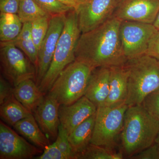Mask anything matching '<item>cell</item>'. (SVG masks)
Returning a JSON list of instances; mask_svg holds the SVG:
<instances>
[{
    "mask_svg": "<svg viewBox=\"0 0 159 159\" xmlns=\"http://www.w3.org/2000/svg\"><path fill=\"white\" fill-rule=\"evenodd\" d=\"M122 21L112 17L91 31L81 33L75 50V59L94 69L124 66V55L120 36Z\"/></svg>",
    "mask_w": 159,
    "mask_h": 159,
    "instance_id": "obj_1",
    "label": "cell"
},
{
    "mask_svg": "<svg viewBox=\"0 0 159 159\" xmlns=\"http://www.w3.org/2000/svg\"><path fill=\"white\" fill-rule=\"evenodd\" d=\"M159 122L142 105L128 107L121 134V151L130 159L155 142Z\"/></svg>",
    "mask_w": 159,
    "mask_h": 159,
    "instance_id": "obj_2",
    "label": "cell"
},
{
    "mask_svg": "<svg viewBox=\"0 0 159 159\" xmlns=\"http://www.w3.org/2000/svg\"><path fill=\"white\" fill-rule=\"evenodd\" d=\"M128 72V107L142 105L147 96L159 89V60L144 54L129 59L125 65Z\"/></svg>",
    "mask_w": 159,
    "mask_h": 159,
    "instance_id": "obj_3",
    "label": "cell"
},
{
    "mask_svg": "<svg viewBox=\"0 0 159 159\" xmlns=\"http://www.w3.org/2000/svg\"><path fill=\"white\" fill-rule=\"evenodd\" d=\"M81 34L77 11L71 10L66 14L64 27L53 59L39 86L43 93L49 92L61 71L75 60V50Z\"/></svg>",
    "mask_w": 159,
    "mask_h": 159,
    "instance_id": "obj_4",
    "label": "cell"
},
{
    "mask_svg": "<svg viewBox=\"0 0 159 159\" xmlns=\"http://www.w3.org/2000/svg\"><path fill=\"white\" fill-rule=\"evenodd\" d=\"M94 69L75 59L64 69L49 91L60 105H68L84 96Z\"/></svg>",
    "mask_w": 159,
    "mask_h": 159,
    "instance_id": "obj_5",
    "label": "cell"
},
{
    "mask_svg": "<svg viewBox=\"0 0 159 159\" xmlns=\"http://www.w3.org/2000/svg\"><path fill=\"white\" fill-rule=\"evenodd\" d=\"M128 107L125 103L114 107H97L91 144L115 150Z\"/></svg>",
    "mask_w": 159,
    "mask_h": 159,
    "instance_id": "obj_6",
    "label": "cell"
},
{
    "mask_svg": "<svg viewBox=\"0 0 159 159\" xmlns=\"http://www.w3.org/2000/svg\"><path fill=\"white\" fill-rule=\"evenodd\" d=\"M1 69L13 87L26 80L35 81L36 68L21 50L11 42H1Z\"/></svg>",
    "mask_w": 159,
    "mask_h": 159,
    "instance_id": "obj_7",
    "label": "cell"
},
{
    "mask_svg": "<svg viewBox=\"0 0 159 159\" xmlns=\"http://www.w3.org/2000/svg\"><path fill=\"white\" fill-rule=\"evenodd\" d=\"M157 31L153 24L122 21L120 36L123 52L127 60L146 54L151 39Z\"/></svg>",
    "mask_w": 159,
    "mask_h": 159,
    "instance_id": "obj_8",
    "label": "cell"
},
{
    "mask_svg": "<svg viewBox=\"0 0 159 159\" xmlns=\"http://www.w3.org/2000/svg\"><path fill=\"white\" fill-rule=\"evenodd\" d=\"M3 121L0 122V159H30L42 153Z\"/></svg>",
    "mask_w": 159,
    "mask_h": 159,
    "instance_id": "obj_9",
    "label": "cell"
},
{
    "mask_svg": "<svg viewBox=\"0 0 159 159\" xmlns=\"http://www.w3.org/2000/svg\"><path fill=\"white\" fill-rule=\"evenodd\" d=\"M119 0H83L77 11L81 33L101 25L112 16Z\"/></svg>",
    "mask_w": 159,
    "mask_h": 159,
    "instance_id": "obj_10",
    "label": "cell"
},
{
    "mask_svg": "<svg viewBox=\"0 0 159 159\" xmlns=\"http://www.w3.org/2000/svg\"><path fill=\"white\" fill-rule=\"evenodd\" d=\"M66 14L51 16L48 30L39 51L35 77V82L38 86L48 70L53 59L57 42L64 27Z\"/></svg>",
    "mask_w": 159,
    "mask_h": 159,
    "instance_id": "obj_11",
    "label": "cell"
},
{
    "mask_svg": "<svg viewBox=\"0 0 159 159\" xmlns=\"http://www.w3.org/2000/svg\"><path fill=\"white\" fill-rule=\"evenodd\" d=\"M159 11V0H119L112 17L153 24Z\"/></svg>",
    "mask_w": 159,
    "mask_h": 159,
    "instance_id": "obj_12",
    "label": "cell"
},
{
    "mask_svg": "<svg viewBox=\"0 0 159 159\" xmlns=\"http://www.w3.org/2000/svg\"><path fill=\"white\" fill-rule=\"evenodd\" d=\"M97 109L85 96L70 105H61L59 109L60 124L70 134L78 125L96 113Z\"/></svg>",
    "mask_w": 159,
    "mask_h": 159,
    "instance_id": "obj_13",
    "label": "cell"
},
{
    "mask_svg": "<svg viewBox=\"0 0 159 159\" xmlns=\"http://www.w3.org/2000/svg\"><path fill=\"white\" fill-rule=\"evenodd\" d=\"M60 105L57 99L48 93L33 113L43 132L52 139H56L58 134L60 124L59 117Z\"/></svg>",
    "mask_w": 159,
    "mask_h": 159,
    "instance_id": "obj_14",
    "label": "cell"
},
{
    "mask_svg": "<svg viewBox=\"0 0 159 159\" xmlns=\"http://www.w3.org/2000/svg\"><path fill=\"white\" fill-rule=\"evenodd\" d=\"M110 70L109 93L102 106L114 107L125 103L127 100L128 72L125 65L111 67Z\"/></svg>",
    "mask_w": 159,
    "mask_h": 159,
    "instance_id": "obj_15",
    "label": "cell"
},
{
    "mask_svg": "<svg viewBox=\"0 0 159 159\" xmlns=\"http://www.w3.org/2000/svg\"><path fill=\"white\" fill-rule=\"evenodd\" d=\"M110 68L94 69L84 96L97 107L102 106L107 99L110 91Z\"/></svg>",
    "mask_w": 159,
    "mask_h": 159,
    "instance_id": "obj_16",
    "label": "cell"
},
{
    "mask_svg": "<svg viewBox=\"0 0 159 159\" xmlns=\"http://www.w3.org/2000/svg\"><path fill=\"white\" fill-rule=\"evenodd\" d=\"M15 97L33 113L44 99V94L33 79L26 80L13 87Z\"/></svg>",
    "mask_w": 159,
    "mask_h": 159,
    "instance_id": "obj_17",
    "label": "cell"
},
{
    "mask_svg": "<svg viewBox=\"0 0 159 159\" xmlns=\"http://www.w3.org/2000/svg\"><path fill=\"white\" fill-rule=\"evenodd\" d=\"M13 128L29 142L42 150L50 145L48 139L40 128L33 114L19 121Z\"/></svg>",
    "mask_w": 159,
    "mask_h": 159,
    "instance_id": "obj_18",
    "label": "cell"
},
{
    "mask_svg": "<svg viewBox=\"0 0 159 159\" xmlns=\"http://www.w3.org/2000/svg\"><path fill=\"white\" fill-rule=\"evenodd\" d=\"M96 117V113L78 125L68 135L69 142L76 156L90 144Z\"/></svg>",
    "mask_w": 159,
    "mask_h": 159,
    "instance_id": "obj_19",
    "label": "cell"
},
{
    "mask_svg": "<svg viewBox=\"0 0 159 159\" xmlns=\"http://www.w3.org/2000/svg\"><path fill=\"white\" fill-rule=\"evenodd\" d=\"M0 105L1 119L13 127L19 121L33 114L16 98L14 94Z\"/></svg>",
    "mask_w": 159,
    "mask_h": 159,
    "instance_id": "obj_20",
    "label": "cell"
},
{
    "mask_svg": "<svg viewBox=\"0 0 159 159\" xmlns=\"http://www.w3.org/2000/svg\"><path fill=\"white\" fill-rule=\"evenodd\" d=\"M31 22L23 24L22 29L18 36L10 42L25 54L36 69L38 61L39 51L31 36Z\"/></svg>",
    "mask_w": 159,
    "mask_h": 159,
    "instance_id": "obj_21",
    "label": "cell"
},
{
    "mask_svg": "<svg viewBox=\"0 0 159 159\" xmlns=\"http://www.w3.org/2000/svg\"><path fill=\"white\" fill-rule=\"evenodd\" d=\"M23 24L18 14L0 13V40L1 42L12 41L18 36Z\"/></svg>",
    "mask_w": 159,
    "mask_h": 159,
    "instance_id": "obj_22",
    "label": "cell"
},
{
    "mask_svg": "<svg viewBox=\"0 0 159 159\" xmlns=\"http://www.w3.org/2000/svg\"><path fill=\"white\" fill-rule=\"evenodd\" d=\"M124 157L120 150L117 152L90 143L85 150L77 155L76 159H122Z\"/></svg>",
    "mask_w": 159,
    "mask_h": 159,
    "instance_id": "obj_23",
    "label": "cell"
},
{
    "mask_svg": "<svg viewBox=\"0 0 159 159\" xmlns=\"http://www.w3.org/2000/svg\"><path fill=\"white\" fill-rule=\"evenodd\" d=\"M18 15L23 24L49 15L34 0H21Z\"/></svg>",
    "mask_w": 159,
    "mask_h": 159,
    "instance_id": "obj_24",
    "label": "cell"
},
{
    "mask_svg": "<svg viewBox=\"0 0 159 159\" xmlns=\"http://www.w3.org/2000/svg\"><path fill=\"white\" fill-rule=\"evenodd\" d=\"M51 16L49 15L31 22V36L38 51L48 30Z\"/></svg>",
    "mask_w": 159,
    "mask_h": 159,
    "instance_id": "obj_25",
    "label": "cell"
},
{
    "mask_svg": "<svg viewBox=\"0 0 159 159\" xmlns=\"http://www.w3.org/2000/svg\"><path fill=\"white\" fill-rule=\"evenodd\" d=\"M55 142L66 159H76V154L73 151L69 142L67 132L61 124Z\"/></svg>",
    "mask_w": 159,
    "mask_h": 159,
    "instance_id": "obj_26",
    "label": "cell"
},
{
    "mask_svg": "<svg viewBox=\"0 0 159 159\" xmlns=\"http://www.w3.org/2000/svg\"><path fill=\"white\" fill-rule=\"evenodd\" d=\"M40 7L50 15L66 14L71 10L70 7L58 0H34Z\"/></svg>",
    "mask_w": 159,
    "mask_h": 159,
    "instance_id": "obj_27",
    "label": "cell"
},
{
    "mask_svg": "<svg viewBox=\"0 0 159 159\" xmlns=\"http://www.w3.org/2000/svg\"><path fill=\"white\" fill-rule=\"evenodd\" d=\"M142 105L159 122V89L147 96Z\"/></svg>",
    "mask_w": 159,
    "mask_h": 159,
    "instance_id": "obj_28",
    "label": "cell"
},
{
    "mask_svg": "<svg viewBox=\"0 0 159 159\" xmlns=\"http://www.w3.org/2000/svg\"><path fill=\"white\" fill-rule=\"evenodd\" d=\"M36 159H66L64 156L57 147L56 143L50 144L44 149L40 155L34 158Z\"/></svg>",
    "mask_w": 159,
    "mask_h": 159,
    "instance_id": "obj_29",
    "label": "cell"
},
{
    "mask_svg": "<svg viewBox=\"0 0 159 159\" xmlns=\"http://www.w3.org/2000/svg\"><path fill=\"white\" fill-rule=\"evenodd\" d=\"M130 159H159V146L156 142L139 153L134 155Z\"/></svg>",
    "mask_w": 159,
    "mask_h": 159,
    "instance_id": "obj_30",
    "label": "cell"
},
{
    "mask_svg": "<svg viewBox=\"0 0 159 159\" xmlns=\"http://www.w3.org/2000/svg\"><path fill=\"white\" fill-rule=\"evenodd\" d=\"M21 0H0V11L4 13L17 14Z\"/></svg>",
    "mask_w": 159,
    "mask_h": 159,
    "instance_id": "obj_31",
    "label": "cell"
},
{
    "mask_svg": "<svg viewBox=\"0 0 159 159\" xmlns=\"http://www.w3.org/2000/svg\"><path fill=\"white\" fill-rule=\"evenodd\" d=\"M13 94V87L2 76L0 78V104Z\"/></svg>",
    "mask_w": 159,
    "mask_h": 159,
    "instance_id": "obj_32",
    "label": "cell"
},
{
    "mask_svg": "<svg viewBox=\"0 0 159 159\" xmlns=\"http://www.w3.org/2000/svg\"><path fill=\"white\" fill-rule=\"evenodd\" d=\"M146 54L159 60V30L151 39Z\"/></svg>",
    "mask_w": 159,
    "mask_h": 159,
    "instance_id": "obj_33",
    "label": "cell"
},
{
    "mask_svg": "<svg viewBox=\"0 0 159 159\" xmlns=\"http://www.w3.org/2000/svg\"><path fill=\"white\" fill-rule=\"evenodd\" d=\"M61 2L70 7L76 11H78L83 0H58Z\"/></svg>",
    "mask_w": 159,
    "mask_h": 159,
    "instance_id": "obj_34",
    "label": "cell"
},
{
    "mask_svg": "<svg viewBox=\"0 0 159 159\" xmlns=\"http://www.w3.org/2000/svg\"><path fill=\"white\" fill-rule=\"evenodd\" d=\"M153 25L158 30H159V11Z\"/></svg>",
    "mask_w": 159,
    "mask_h": 159,
    "instance_id": "obj_35",
    "label": "cell"
},
{
    "mask_svg": "<svg viewBox=\"0 0 159 159\" xmlns=\"http://www.w3.org/2000/svg\"><path fill=\"white\" fill-rule=\"evenodd\" d=\"M155 142L158 145H159V131L157 135L156 139Z\"/></svg>",
    "mask_w": 159,
    "mask_h": 159,
    "instance_id": "obj_36",
    "label": "cell"
}]
</instances>
